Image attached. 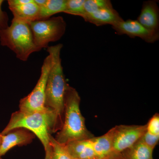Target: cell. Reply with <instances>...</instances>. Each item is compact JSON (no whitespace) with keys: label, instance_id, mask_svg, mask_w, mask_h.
Masks as SVG:
<instances>
[{"label":"cell","instance_id":"obj_1","mask_svg":"<svg viewBox=\"0 0 159 159\" xmlns=\"http://www.w3.org/2000/svg\"><path fill=\"white\" fill-rule=\"evenodd\" d=\"M62 48V44L59 43L47 48L52 62L46 85L45 106L55 114L58 131L63 123L65 93L68 84L61 64V51Z\"/></svg>","mask_w":159,"mask_h":159},{"label":"cell","instance_id":"obj_2","mask_svg":"<svg viewBox=\"0 0 159 159\" xmlns=\"http://www.w3.org/2000/svg\"><path fill=\"white\" fill-rule=\"evenodd\" d=\"M63 123L61 129L55 136V140L60 144L88 140L94 137L87 128L85 119L80 111V97L76 89L69 84L64 96Z\"/></svg>","mask_w":159,"mask_h":159},{"label":"cell","instance_id":"obj_3","mask_svg":"<svg viewBox=\"0 0 159 159\" xmlns=\"http://www.w3.org/2000/svg\"><path fill=\"white\" fill-rule=\"evenodd\" d=\"M19 128L25 129L34 134L41 142L45 149L48 146L50 135L58 131L55 114L47 108L43 111L33 112H24L19 110L14 112L1 134L3 135Z\"/></svg>","mask_w":159,"mask_h":159},{"label":"cell","instance_id":"obj_4","mask_svg":"<svg viewBox=\"0 0 159 159\" xmlns=\"http://www.w3.org/2000/svg\"><path fill=\"white\" fill-rule=\"evenodd\" d=\"M0 43L8 47L22 61H27L31 54L39 51L34 44L29 24L13 19L10 26L0 31Z\"/></svg>","mask_w":159,"mask_h":159},{"label":"cell","instance_id":"obj_5","mask_svg":"<svg viewBox=\"0 0 159 159\" xmlns=\"http://www.w3.org/2000/svg\"><path fill=\"white\" fill-rule=\"evenodd\" d=\"M29 24L34 44L39 51L48 48L49 43L60 39L66 29V23L61 16L37 20Z\"/></svg>","mask_w":159,"mask_h":159},{"label":"cell","instance_id":"obj_6","mask_svg":"<svg viewBox=\"0 0 159 159\" xmlns=\"http://www.w3.org/2000/svg\"><path fill=\"white\" fill-rule=\"evenodd\" d=\"M51 62V57L49 54L44 60L40 76L34 89L28 96L20 100L19 111L24 112H33L45 109L46 85Z\"/></svg>","mask_w":159,"mask_h":159},{"label":"cell","instance_id":"obj_7","mask_svg":"<svg viewBox=\"0 0 159 159\" xmlns=\"http://www.w3.org/2000/svg\"><path fill=\"white\" fill-rule=\"evenodd\" d=\"M115 127L113 150L121 154L124 151L134 145L146 131L145 125H119Z\"/></svg>","mask_w":159,"mask_h":159},{"label":"cell","instance_id":"obj_8","mask_svg":"<svg viewBox=\"0 0 159 159\" xmlns=\"http://www.w3.org/2000/svg\"><path fill=\"white\" fill-rule=\"evenodd\" d=\"M112 27L117 34H126L132 38L139 37L148 43H152L159 39V34L148 31L137 20H123L113 25Z\"/></svg>","mask_w":159,"mask_h":159},{"label":"cell","instance_id":"obj_9","mask_svg":"<svg viewBox=\"0 0 159 159\" xmlns=\"http://www.w3.org/2000/svg\"><path fill=\"white\" fill-rule=\"evenodd\" d=\"M115 127L103 135L89 139L95 153L100 159H123L122 154L115 153L113 150V140Z\"/></svg>","mask_w":159,"mask_h":159},{"label":"cell","instance_id":"obj_10","mask_svg":"<svg viewBox=\"0 0 159 159\" xmlns=\"http://www.w3.org/2000/svg\"><path fill=\"white\" fill-rule=\"evenodd\" d=\"M35 137V135L31 132L22 128L15 129L6 134L2 135L0 157L6 154V152L15 146L30 144Z\"/></svg>","mask_w":159,"mask_h":159},{"label":"cell","instance_id":"obj_11","mask_svg":"<svg viewBox=\"0 0 159 159\" xmlns=\"http://www.w3.org/2000/svg\"><path fill=\"white\" fill-rule=\"evenodd\" d=\"M137 20L148 31L159 34V8L157 1L144 2Z\"/></svg>","mask_w":159,"mask_h":159},{"label":"cell","instance_id":"obj_12","mask_svg":"<svg viewBox=\"0 0 159 159\" xmlns=\"http://www.w3.org/2000/svg\"><path fill=\"white\" fill-rule=\"evenodd\" d=\"M81 17L85 21L93 24L97 27L107 25L112 26L124 20L114 8L102 9L94 13L83 15Z\"/></svg>","mask_w":159,"mask_h":159},{"label":"cell","instance_id":"obj_13","mask_svg":"<svg viewBox=\"0 0 159 159\" xmlns=\"http://www.w3.org/2000/svg\"><path fill=\"white\" fill-rule=\"evenodd\" d=\"M89 139L74 141L65 145L75 159H103L99 158L95 153Z\"/></svg>","mask_w":159,"mask_h":159},{"label":"cell","instance_id":"obj_14","mask_svg":"<svg viewBox=\"0 0 159 159\" xmlns=\"http://www.w3.org/2000/svg\"><path fill=\"white\" fill-rule=\"evenodd\" d=\"M9 7L13 14V19L18 21L30 24L39 20V8L34 3V0L22 6Z\"/></svg>","mask_w":159,"mask_h":159},{"label":"cell","instance_id":"obj_15","mask_svg":"<svg viewBox=\"0 0 159 159\" xmlns=\"http://www.w3.org/2000/svg\"><path fill=\"white\" fill-rule=\"evenodd\" d=\"M153 150L139 140L121 154L123 159H153Z\"/></svg>","mask_w":159,"mask_h":159},{"label":"cell","instance_id":"obj_16","mask_svg":"<svg viewBox=\"0 0 159 159\" xmlns=\"http://www.w3.org/2000/svg\"><path fill=\"white\" fill-rule=\"evenodd\" d=\"M66 0H48L46 5L39 8V20L47 19L66 10Z\"/></svg>","mask_w":159,"mask_h":159},{"label":"cell","instance_id":"obj_17","mask_svg":"<svg viewBox=\"0 0 159 159\" xmlns=\"http://www.w3.org/2000/svg\"><path fill=\"white\" fill-rule=\"evenodd\" d=\"M48 147L52 159H75L69 153L66 145L57 142L51 134Z\"/></svg>","mask_w":159,"mask_h":159},{"label":"cell","instance_id":"obj_18","mask_svg":"<svg viewBox=\"0 0 159 159\" xmlns=\"http://www.w3.org/2000/svg\"><path fill=\"white\" fill-rule=\"evenodd\" d=\"M112 5L110 0H85L84 5L83 13L90 14L104 9H112Z\"/></svg>","mask_w":159,"mask_h":159},{"label":"cell","instance_id":"obj_19","mask_svg":"<svg viewBox=\"0 0 159 159\" xmlns=\"http://www.w3.org/2000/svg\"><path fill=\"white\" fill-rule=\"evenodd\" d=\"M85 0H66L64 13L80 16L83 13Z\"/></svg>","mask_w":159,"mask_h":159},{"label":"cell","instance_id":"obj_20","mask_svg":"<svg viewBox=\"0 0 159 159\" xmlns=\"http://www.w3.org/2000/svg\"><path fill=\"white\" fill-rule=\"evenodd\" d=\"M140 141L154 150L159 142V136L152 134L146 131L140 139Z\"/></svg>","mask_w":159,"mask_h":159},{"label":"cell","instance_id":"obj_21","mask_svg":"<svg viewBox=\"0 0 159 159\" xmlns=\"http://www.w3.org/2000/svg\"><path fill=\"white\" fill-rule=\"evenodd\" d=\"M146 131L152 134L159 136V115H153L146 124Z\"/></svg>","mask_w":159,"mask_h":159},{"label":"cell","instance_id":"obj_22","mask_svg":"<svg viewBox=\"0 0 159 159\" xmlns=\"http://www.w3.org/2000/svg\"><path fill=\"white\" fill-rule=\"evenodd\" d=\"M4 1L0 0V31H3L9 27V16L6 11L2 9V5Z\"/></svg>","mask_w":159,"mask_h":159},{"label":"cell","instance_id":"obj_23","mask_svg":"<svg viewBox=\"0 0 159 159\" xmlns=\"http://www.w3.org/2000/svg\"><path fill=\"white\" fill-rule=\"evenodd\" d=\"M33 0H9L8 4L9 7L19 6L31 2Z\"/></svg>","mask_w":159,"mask_h":159},{"label":"cell","instance_id":"obj_24","mask_svg":"<svg viewBox=\"0 0 159 159\" xmlns=\"http://www.w3.org/2000/svg\"><path fill=\"white\" fill-rule=\"evenodd\" d=\"M48 0H34V3L36 4L39 8L43 7L46 5Z\"/></svg>","mask_w":159,"mask_h":159},{"label":"cell","instance_id":"obj_25","mask_svg":"<svg viewBox=\"0 0 159 159\" xmlns=\"http://www.w3.org/2000/svg\"><path fill=\"white\" fill-rule=\"evenodd\" d=\"M45 151L46 153L45 158V159H52L48 147H47V148L45 149Z\"/></svg>","mask_w":159,"mask_h":159},{"label":"cell","instance_id":"obj_26","mask_svg":"<svg viewBox=\"0 0 159 159\" xmlns=\"http://www.w3.org/2000/svg\"><path fill=\"white\" fill-rule=\"evenodd\" d=\"M2 135L0 133V146H1V144H2Z\"/></svg>","mask_w":159,"mask_h":159},{"label":"cell","instance_id":"obj_27","mask_svg":"<svg viewBox=\"0 0 159 159\" xmlns=\"http://www.w3.org/2000/svg\"><path fill=\"white\" fill-rule=\"evenodd\" d=\"M0 159H2V157H0Z\"/></svg>","mask_w":159,"mask_h":159}]
</instances>
